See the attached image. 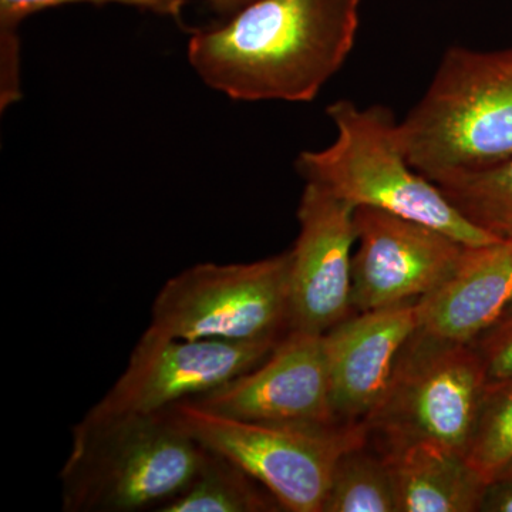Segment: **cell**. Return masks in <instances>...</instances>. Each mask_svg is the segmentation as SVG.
Instances as JSON below:
<instances>
[{
  "instance_id": "22",
  "label": "cell",
  "mask_w": 512,
  "mask_h": 512,
  "mask_svg": "<svg viewBox=\"0 0 512 512\" xmlns=\"http://www.w3.org/2000/svg\"><path fill=\"white\" fill-rule=\"evenodd\" d=\"M205 2L212 12L217 13L221 18L229 19L256 0H205Z\"/></svg>"
},
{
  "instance_id": "18",
  "label": "cell",
  "mask_w": 512,
  "mask_h": 512,
  "mask_svg": "<svg viewBox=\"0 0 512 512\" xmlns=\"http://www.w3.org/2000/svg\"><path fill=\"white\" fill-rule=\"evenodd\" d=\"M123 5L181 20L187 0H0V107L8 109L20 97L19 26L29 16L57 6Z\"/></svg>"
},
{
  "instance_id": "7",
  "label": "cell",
  "mask_w": 512,
  "mask_h": 512,
  "mask_svg": "<svg viewBox=\"0 0 512 512\" xmlns=\"http://www.w3.org/2000/svg\"><path fill=\"white\" fill-rule=\"evenodd\" d=\"M487 383L473 345L440 342L416 330L365 424L382 443L424 441L464 456Z\"/></svg>"
},
{
  "instance_id": "19",
  "label": "cell",
  "mask_w": 512,
  "mask_h": 512,
  "mask_svg": "<svg viewBox=\"0 0 512 512\" xmlns=\"http://www.w3.org/2000/svg\"><path fill=\"white\" fill-rule=\"evenodd\" d=\"M464 457L488 484L512 463V380H488Z\"/></svg>"
},
{
  "instance_id": "6",
  "label": "cell",
  "mask_w": 512,
  "mask_h": 512,
  "mask_svg": "<svg viewBox=\"0 0 512 512\" xmlns=\"http://www.w3.org/2000/svg\"><path fill=\"white\" fill-rule=\"evenodd\" d=\"M288 252L248 264H198L168 279L151 328L183 339H282L291 330Z\"/></svg>"
},
{
  "instance_id": "9",
  "label": "cell",
  "mask_w": 512,
  "mask_h": 512,
  "mask_svg": "<svg viewBox=\"0 0 512 512\" xmlns=\"http://www.w3.org/2000/svg\"><path fill=\"white\" fill-rule=\"evenodd\" d=\"M353 311L416 302L453 274L467 245L440 229L377 208L353 215Z\"/></svg>"
},
{
  "instance_id": "16",
  "label": "cell",
  "mask_w": 512,
  "mask_h": 512,
  "mask_svg": "<svg viewBox=\"0 0 512 512\" xmlns=\"http://www.w3.org/2000/svg\"><path fill=\"white\" fill-rule=\"evenodd\" d=\"M436 184L467 221L495 238L512 241V157Z\"/></svg>"
},
{
  "instance_id": "20",
  "label": "cell",
  "mask_w": 512,
  "mask_h": 512,
  "mask_svg": "<svg viewBox=\"0 0 512 512\" xmlns=\"http://www.w3.org/2000/svg\"><path fill=\"white\" fill-rule=\"evenodd\" d=\"M476 348L488 380H512V318L485 332ZM474 342V343H476Z\"/></svg>"
},
{
  "instance_id": "1",
  "label": "cell",
  "mask_w": 512,
  "mask_h": 512,
  "mask_svg": "<svg viewBox=\"0 0 512 512\" xmlns=\"http://www.w3.org/2000/svg\"><path fill=\"white\" fill-rule=\"evenodd\" d=\"M362 0H256L188 40L202 83L231 100L309 103L342 69Z\"/></svg>"
},
{
  "instance_id": "17",
  "label": "cell",
  "mask_w": 512,
  "mask_h": 512,
  "mask_svg": "<svg viewBox=\"0 0 512 512\" xmlns=\"http://www.w3.org/2000/svg\"><path fill=\"white\" fill-rule=\"evenodd\" d=\"M322 512H399L392 471L382 451L367 443L336 463Z\"/></svg>"
},
{
  "instance_id": "3",
  "label": "cell",
  "mask_w": 512,
  "mask_h": 512,
  "mask_svg": "<svg viewBox=\"0 0 512 512\" xmlns=\"http://www.w3.org/2000/svg\"><path fill=\"white\" fill-rule=\"evenodd\" d=\"M336 128L330 146L302 151L295 168L305 183L320 185L352 207H370L423 222L467 247L501 241L467 221L429 178L412 167L399 121L384 106L360 109L353 101L330 104Z\"/></svg>"
},
{
  "instance_id": "15",
  "label": "cell",
  "mask_w": 512,
  "mask_h": 512,
  "mask_svg": "<svg viewBox=\"0 0 512 512\" xmlns=\"http://www.w3.org/2000/svg\"><path fill=\"white\" fill-rule=\"evenodd\" d=\"M282 510L278 500L227 457L202 447L197 474L160 512H268Z\"/></svg>"
},
{
  "instance_id": "23",
  "label": "cell",
  "mask_w": 512,
  "mask_h": 512,
  "mask_svg": "<svg viewBox=\"0 0 512 512\" xmlns=\"http://www.w3.org/2000/svg\"><path fill=\"white\" fill-rule=\"evenodd\" d=\"M497 481H512V463L510 466L505 468L503 473L498 476L497 480L494 481V483H497Z\"/></svg>"
},
{
  "instance_id": "11",
  "label": "cell",
  "mask_w": 512,
  "mask_h": 512,
  "mask_svg": "<svg viewBox=\"0 0 512 512\" xmlns=\"http://www.w3.org/2000/svg\"><path fill=\"white\" fill-rule=\"evenodd\" d=\"M355 210L320 185L303 188L299 234L289 251L291 330L325 335L352 315Z\"/></svg>"
},
{
  "instance_id": "2",
  "label": "cell",
  "mask_w": 512,
  "mask_h": 512,
  "mask_svg": "<svg viewBox=\"0 0 512 512\" xmlns=\"http://www.w3.org/2000/svg\"><path fill=\"white\" fill-rule=\"evenodd\" d=\"M399 130L410 164L434 184L511 158L512 46L450 47Z\"/></svg>"
},
{
  "instance_id": "10",
  "label": "cell",
  "mask_w": 512,
  "mask_h": 512,
  "mask_svg": "<svg viewBox=\"0 0 512 512\" xmlns=\"http://www.w3.org/2000/svg\"><path fill=\"white\" fill-rule=\"evenodd\" d=\"M222 416L259 423L333 426L323 335L289 330L254 369L188 400Z\"/></svg>"
},
{
  "instance_id": "8",
  "label": "cell",
  "mask_w": 512,
  "mask_h": 512,
  "mask_svg": "<svg viewBox=\"0 0 512 512\" xmlns=\"http://www.w3.org/2000/svg\"><path fill=\"white\" fill-rule=\"evenodd\" d=\"M279 340L183 339L148 326L134 346L123 375L83 420L165 412L254 369Z\"/></svg>"
},
{
  "instance_id": "21",
  "label": "cell",
  "mask_w": 512,
  "mask_h": 512,
  "mask_svg": "<svg viewBox=\"0 0 512 512\" xmlns=\"http://www.w3.org/2000/svg\"><path fill=\"white\" fill-rule=\"evenodd\" d=\"M481 510L512 512V485L501 491L495 490L493 485H490Z\"/></svg>"
},
{
  "instance_id": "12",
  "label": "cell",
  "mask_w": 512,
  "mask_h": 512,
  "mask_svg": "<svg viewBox=\"0 0 512 512\" xmlns=\"http://www.w3.org/2000/svg\"><path fill=\"white\" fill-rule=\"evenodd\" d=\"M417 326L416 301L350 315L323 335L338 423H366L375 412Z\"/></svg>"
},
{
  "instance_id": "4",
  "label": "cell",
  "mask_w": 512,
  "mask_h": 512,
  "mask_svg": "<svg viewBox=\"0 0 512 512\" xmlns=\"http://www.w3.org/2000/svg\"><path fill=\"white\" fill-rule=\"evenodd\" d=\"M202 446L168 410L146 416L80 420L62 474L67 512H131L183 493Z\"/></svg>"
},
{
  "instance_id": "14",
  "label": "cell",
  "mask_w": 512,
  "mask_h": 512,
  "mask_svg": "<svg viewBox=\"0 0 512 512\" xmlns=\"http://www.w3.org/2000/svg\"><path fill=\"white\" fill-rule=\"evenodd\" d=\"M396 490L399 512H473L490 484L456 451L424 441L380 446Z\"/></svg>"
},
{
  "instance_id": "5",
  "label": "cell",
  "mask_w": 512,
  "mask_h": 512,
  "mask_svg": "<svg viewBox=\"0 0 512 512\" xmlns=\"http://www.w3.org/2000/svg\"><path fill=\"white\" fill-rule=\"evenodd\" d=\"M167 410L198 444L247 471L282 510L291 512H322L339 458L370 437L365 423H259L222 416L188 400Z\"/></svg>"
},
{
  "instance_id": "13",
  "label": "cell",
  "mask_w": 512,
  "mask_h": 512,
  "mask_svg": "<svg viewBox=\"0 0 512 512\" xmlns=\"http://www.w3.org/2000/svg\"><path fill=\"white\" fill-rule=\"evenodd\" d=\"M512 306V241L467 247L446 281L417 301V332L473 345Z\"/></svg>"
}]
</instances>
